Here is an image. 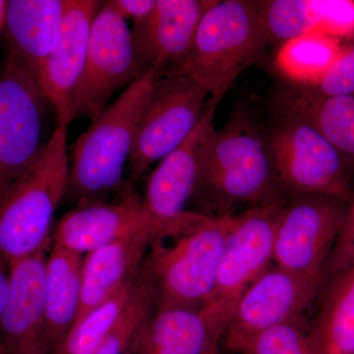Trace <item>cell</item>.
<instances>
[{
    "label": "cell",
    "mask_w": 354,
    "mask_h": 354,
    "mask_svg": "<svg viewBox=\"0 0 354 354\" xmlns=\"http://www.w3.org/2000/svg\"><path fill=\"white\" fill-rule=\"evenodd\" d=\"M101 6L94 0H66L59 39L37 76L57 114V125L69 127L73 121L72 99L85 67L91 27Z\"/></svg>",
    "instance_id": "16"
},
{
    "label": "cell",
    "mask_w": 354,
    "mask_h": 354,
    "mask_svg": "<svg viewBox=\"0 0 354 354\" xmlns=\"http://www.w3.org/2000/svg\"><path fill=\"white\" fill-rule=\"evenodd\" d=\"M322 32L332 38L354 35V1L322 0Z\"/></svg>",
    "instance_id": "31"
},
{
    "label": "cell",
    "mask_w": 354,
    "mask_h": 354,
    "mask_svg": "<svg viewBox=\"0 0 354 354\" xmlns=\"http://www.w3.org/2000/svg\"><path fill=\"white\" fill-rule=\"evenodd\" d=\"M46 250L10 266V290L0 319V354H51L44 313Z\"/></svg>",
    "instance_id": "17"
},
{
    "label": "cell",
    "mask_w": 354,
    "mask_h": 354,
    "mask_svg": "<svg viewBox=\"0 0 354 354\" xmlns=\"http://www.w3.org/2000/svg\"><path fill=\"white\" fill-rule=\"evenodd\" d=\"M322 286L272 263L239 297L223 335V348L232 351L265 330L302 320Z\"/></svg>",
    "instance_id": "13"
},
{
    "label": "cell",
    "mask_w": 354,
    "mask_h": 354,
    "mask_svg": "<svg viewBox=\"0 0 354 354\" xmlns=\"http://www.w3.org/2000/svg\"><path fill=\"white\" fill-rule=\"evenodd\" d=\"M106 3L123 19H132L134 23H139L153 12L156 0H111Z\"/></svg>",
    "instance_id": "32"
},
{
    "label": "cell",
    "mask_w": 354,
    "mask_h": 354,
    "mask_svg": "<svg viewBox=\"0 0 354 354\" xmlns=\"http://www.w3.org/2000/svg\"><path fill=\"white\" fill-rule=\"evenodd\" d=\"M137 278L75 324L53 354H94L122 315Z\"/></svg>",
    "instance_id": "26"
},
{
    "label": "cell",
    "mask_w": 354,
    "mask_h": 354,
    "mask_svg": "<svg viewBox=\"0 0 354 354\" xmlns=\"http://www.w3.org/2000/svg\"><path fill=\"white\" fill-rule=\"evenodd\" d=\"M277 115L301 118L329 140L354 171V95L323 97L288 85L272 99Z\"/></svg>",
    "instance_id": "21"
},
{
    "label": "cell",
    "mask_w": 354,
    "mask_h": 354,
    "mask_svg": "<svg viewBox=\"0 0 354 354\" xmlns=\"http://www.w3.org/2000/svg\"><path fill=\"white\" fill-rule=\"evenodd\" d=\"M66 125H57L35 164L0 204V257L9 266L48 248L69 174Z\"/></svg>",
    "instance_id": "5"
},
{
    "label": "cell",
    "mask_w": 354,
    "mask_h": 354,
    "mask_svg": "<svg viewBox=\"0 0 354 354\" xmlns=\"http://www.w3.org/2000/svg\"><path fill=\"white\" fill-rule=\"evenodd\" d=\"M66 9V0H9L6 28L9 55L38 76L44 60L55 48Z\"/></svg>",
    "instance_id": "20"
},
{
    "label": "cell",
    "mask_w": 354,
    "mask_h": 354,
    "mask_svg": "<svg viewBox=\"0 0 354 354\" xmlns=\"http://www.w3.org/2000/svg\"><path fill=\"white\" fill-rule=\"evenodd\" d=\"M223 335L203 309L157 310L137 330L127 354H221Z\"/></svg>",
    "instance_id": "18"
},
{
    "label": "cell",
    "mask_w": 354,
    "mask_h": 354,
    "mask_svg": "<svg viewBox=\"0 0 354 354\" xmlns=\"http://www.w3.org/2000/svg\"><path fill=\"white\" fill-rule=\"evenodd\" d=\"M46 102L36 74L9 55L0 73V204L43 149Z\"/></svg>",
    "instance_id": "7"
},
{
    "label": "cell",
    "mask_w": 354,
    "mask_h": 354,
    "mask_svg": "<svg viewBox=\"0 0 354 354\" xmlns=\"http://www.w3.org/2000/svg\"><path fill=\"white\" fill-rule=\"evenodd\" d=\"M354 263V195L348 203L346 218L326 266L324 283Z\"/></svg>",
    "instance_id": "30"
},
{
    "label": "cell",
    "mask_w": 354,
    "mask_h": 354,
    "mask_svg": "<svg viewBox=\"0 0 354 354\" xmlns=\"http://www.w3.org/2000/svg\"><path fill=\"white\" fill-rule=\"evenodd\" d=\"M257 2L269 44L278 48L302 35L322 32V0H264Z\"/></svg>",
    "instance_id": "25"
},
{
    "label": "cell",
    "mask_w": 354,
    "mask_h": 354,
    "mask_svg": "<svg viewBox=\"0 0 354 354\" xmlns=\"http://www.w3.org/2000/svg\"><path fill=\"white\" fill-rule=\"evenodd\" d=\"M285 204L256 207L232 216L221 250L215 291L202 308L225 333L243 291L272 264L274 235Z\"/></svg>",
    "instance_id": "8"
},
{
    "label": "cell",
    "mask_w": 354,
    "mask_h": 354,
    "mask_svg": "<svg viewBox=\"0 0 354 354\" xmlns=\"http://www.w3.org/2000/svg\"><path fill=\"white\" fill-rule=\"evenodd\" d=\"M140 76L127 20L102 4L91 27L85 67L72 99V120H95L116 91Z\"/></svg>",
    "instance_id": "12"
},
{
    "label": "cell",
    "mask_w": 354,
    "mask_h": 354,
    "mask_svg": "<svg viewBox=\"0 0 354 354\" xmlns=\"http://www.w3.org/2000/svg\"><path fill=\"white\" fill-rule=\"evenodd\" d=\"M277 116L266 138L283 199L323 195L351 202L354 171L344 156L306 121Z\"/></svg>",
    "instance_id": "6"
},
{
    "label": "cell",
    "mask_w": 354,
    "mask_h": 354,
    "mask_svg": "<svg viewBox=\"0 0 354 354\" xmlns=\"http://www.w3.org/2000/svg\"><path fill=\"white\" fill-rule=\"evenodd\" d=\"M160 75L158 69L142 74L76 140L65 196L77 207L104 203L121 185L140 120Z\"/></svg>",
    "instance_id": "2"
},
{
    "label": "cell",
    "mask_w": 354,
    "mask_h": 354,
    "mask_svg": "<svg viewBox=\"0 0 354 354\" xmlns=\"http://www.w3.org/2000/svg\"><path fill=\"white\" fill-rule=\"evenodd\" d=\"M208 216L195 211L164 216L153 212L144 200L125 195L113 204L97 203L77 207L58 221L53 244L79 255L111 242L137 235L158 237L197 225Z\"/></svg>",
    "instance_id": "9"
},
{
    "label": "cell",
    "mask_w": 354,
    "mask_h": 354,
    "mask_svg": "<svg viewBox=\"0 0 354 354\" xmlns=\"http://www.w3.org/2000/svg\"><path fill=\"white\" fill-rule=\"evenodd\" d=\"M325 283L320 308L309 327L312 354H354V263Z\"/></svg>",
    "instance_id": "23"
},
{
    "label": "cell",
    "mask_w": 354,
    "mask_h": 354,
    "mask_svg": "<svg viewBox=\"0 0 354 354\" xmlns=\"http://www.w3.org/2000/svg\"><path fill=\"white\" fill-rule=\"evenodd\" d=\"M342 50L339 39L321 32H308L279 46L274 67L288 85L310 87L318 82Z\"/></svg>",
    "instance_id": "24"
},
{
    "label": "cell",
    "mask_w": 354,
    "mask_h": 354,
    "mask_svg": "<svg viewBox=\"0 0 354 354\" xmlns=\"http://www.w3.org/2000/svg\"><path fill=\"white\" fill-rule=\"evenodd\" d=\"M300 88L323 97L354 95V44L342 48L339 57L318 82Z\"/></svg>",
    "instance_id": "29"
},
{
    "label": "cell",
    "mask_w": 354,
    "mask_h": 354,
    "mask_svg": "<svg viewBox=\"0 0 354 354\" xmlns=\"http://www.w3.org/2000/svg\"><path fill=\"white\" fill-rule=\"evenodd\" d=\"M220 101L209 97L199 121L180 145L160 160L147 181V206L158 215L176 216L188 212L216 132Z\"/></svg>",
    "instance_id": "14"
},
{
    "label": "cell",
    "mask_w": 354,
    "mask_h": 354,
    "mask_svg": "<svg viewBox=\"0 0 354 354\" xmlns=\"http://www.w3.org/2000/svg\"><path fill=\"white\" fill-rule=\"evenodd\" d=\"M83 259L84 256L53 244L46 257L44 313L51 354L75 322L81 301Z\"/></svg>",
    "instance_id": "22"
},
{
    "label": "cell",
    "mask_w": 354,
    "mask_h": 354,
    "mask_svg": "<svg viewBox=\"0 0 354 354\" xmlns=\"http://www.w3.org/2000/svg\"><path fill=\"white\" fill-rule=\"evenodd\" d=\"M6 6L7 1L0 0V31H1L2 28H4V24H6Z\"/></svg>",
    "instance_id": "34"
},
{
    "label": "cell",
    "mask_w": 354,
    "mask_h": 354,
    "mask_svg": "<svg viewBox=\"0 0 354 354\" xmlns=\"http://www.w3.org/2000/svg\"><path fill=\"white\" fill-rule=\"evenodd\" d=\"M213 3L214 0H156L151 15L135 23L131 32L140 74L158 69L162 75L183 64L200 21Z\"/></svg>",
    "instance_id": "15"
},
{
    "label": "cell",
    "mask_w": 354,
    "mask_h": 354,
    "mask_svg": "<svg viewBox=\"0 0 354 354\" xmlns=\"http://www.w3.org/2000/svg\"><path fill=\"white\" fill-rule=\"evenodd\" d=\"M193 200L198 213L215 218L288 202L277 184L266 135L242 106L216 130Z\"/></svg>",
    "instance_id": "1"
},
{
    "label": "cell",
    "mask_w": 354,
    "mask_h": 354,
    "mask_svg": "<svg viewBox=\"0 0 354 354\" xmlns=\"http://www.w3.org/2000/svg\"><path fill=\"white\" fill-rule=\"evenodd\" d=\"M156 239L151 235H137L99 247L84 256L80 306L73 326L137 278Z\"/></svg>",
    "instance_id": "19"
},
{
    "label": "cell",
    "mask_w": 354,
    "mask_h": 354,
    "mask_svg": "<svg viewBox=\"0 0 354 354\" xmlns=\"http://www.w3.org/2000/svg\"><path fill=\"white\" fill-rule=\"evenodd\" d=\"M208 91L183 75L160 76L140 120L129 158L128 187L186 139L206 108Z\"/></svg>",
    "instance_id": "10"
},
{
    "label": "cell",
    "mask_w": 354,
    "mask_h": 354,
    "mask_svg": "<svg viewBox=\"0 0 354 354\" xmlns=\"http://www.w3.org/2000/svg\"><path fill=\"white\" fill-rule=\"evenodd\" d=\"M230 220L207 216L152 242L141 270L155 292L157 310L202 309L209 304Z\"/></svg>",
    "instance_id": "4"
},
{
    "label": "cell",
    "mask_w": 354,
    "mask_h": 354,
    "mask_svg": "<svg viewBox=\"0 0 354 354\" xmlns=\"http://www.w3.org/2000/svg\"><path fill=\"white\" fill-rule=\"evenodd\" d=\"M348 206L341 199L323 195L288 200L277 227L272 263L324 285L326 266Z\"/></svg>",
    "instance_id": "11"
},
{
    "label": "cell",
    "mask_w": 354,
    "mask_h": 354,
    "mask_svg": "<svg viewBox=\"0 0 354 354\" xmlns=\"http://www.w3.org/2000/svg\"><path fill=\"white\" fill-rule=\"evenodd\" d=\"M235 354H312L309 327L302 320L265 330L230 351Z\"/></svg>",
    "instance_id": "28"
},
{
    "label": "cell",
    "mask_w": 354,
    "mask_h": 354,
    "mask_svg": "<svg viewBox=\"0 0 354 354\" xmlns=\"http://www.w3.org/2000/svg\"><path fill=\"white\" fill-rule=\"evenodd\" d=\"M156 311L155 292L141 271L122 315L94 354H127L137 330Z\"/></svg>",
    "instance_id": "27"
},
{
    "label": "cell",
    "mask_w": 354,
    "mask_h": 354,
    "mask_svg": "<svg viewBox=\"0 0 354 354\" xmlns=\"http://www.w3.org/2000/svg\"><path fill=\"white\" fill-rule=\"evenodd\" d=\"M269 44L257 2L214 1L198 26L188 57L162 76L183 75L221 102L242 72L260 59Z\"/></svg>",
    "instance_id": "3"
},
{
    "label": "cell",
    "mask_w": 354,
    "mask_h": 354,
    "mask_svg": "<svg viewBox=\"0 0 354 354\" xmlns=\"http://www.w3.org/2000/svg\"><path fill=\"white\" fill-rule=\"evenodd\" d=\"M10 290V266L0 257V319L6 309Z\"/></svg>",
    "instance_id": "33"
}]
</instances>
